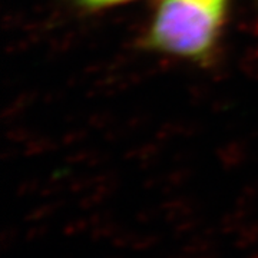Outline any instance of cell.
Returning a JSON list of instances; mask_svg holds the SVG:
<instances>
[{
  "label": "cell",
  "instance_id": "cell-5",
  "mask_svg": "<svg viewBox=\"0 0 258 258\" xmlns=\"http://www.w3.org/2000/svg\"><path fill=\"white\" fill-rule=\"evenodd\" d=\"M134 240V235L132 234H125V235H119L113 240V245L116 248H125L126 245H129Z\"/></svg>",
  "mask_w": 258,
  "mask_h": 258
},
{
  "label": "cell",
  "instance_id": "cell-11",
  "mask_svg": "<svg viewBox=\"0 0 258 258\" xmlns=\"http://www.w3.org/2000/svg\"><path fill=\"white\" fill-rule=\"evenodd\" d=\"M108 258H122V257H108Z\"/></svg>",
  "mask_w": 258,
  "mask_h": 258
},
{
  "label": "cell",
  "instance_id": "cell-10",
  "mask_svg": "<svg viewBox=\"0 0 258 258\" xmlns=\"http://www.w3.org/2000/svg\"><path fill=\"white\" fill-rule=\"evenodd\" d=\"M171 258H189V257H186V255H179V257H171Z\"/></svg>",
  "mask_w": 258,
  "mask_h": 258
},
{
  "label": "cell",
  "instance_id": "cell-4",
  "mask_svg": "<svg viewBox=\"0 0 258 258\" xmlns=\"http://www.w3.org/2000/svg\"><path fill=\"white\" fill-rule=\"evenodd\" d=\"M158 241H159L158 237H145V238H141V240H135V242L132 244V248L138 249V251H145V249L154 247Z\"/></svg>",
  "mask_w": 258,
  "mask_h": 258
},
{
  "label": "cell",
  "instance_id": "cell-8",
  "mask_svg": "<svg viewBox=\"0 0 258 258\" xmlns=\"http://www.w3.org/2000/svg\"><path fill=\"white\" fill-rule=\"evenodd\" d=\"M197 258H220V252L210 251V252H205V254H200Z\"/></svg>",
  "mask_w": 258,
  "mask_h": 258
},
{
  "label": "cell",
  "instance_id": "cell-3",
  "mask_svg": "<svg viewBox=\"0 0 258 258\" xmlns=\"http://www.w3.org/2000/svg\"><path fill=\"white\" fill-rule=\"evenodd\" d=\"M78 2L81 6L89 8V9H99V8H108V6H113V5H119L128 0H75Z\"/></svg>",
  "mask_w": 258,
  "mask_h": 258
},
{
  "label": "cell",
  "instance_id": "cell-1",
  "mask_svg": "<svg viewBox=\"0 0 258 258\" xmlns=\"http://www.w3.org/2000/svg\"><path fill=\"white\" fill-rule=\"evenodd\" d=\"M227 9L228 0H159L147 45L168 55L204 59L218 40Z\"/></svg>",
  "mask_w": 258,
  "mask_h": 258
},
{
  "label": "cell",
  "instance_id": "cell-9",
  "mask_svg": "<svg viewBox=\"0 0 258 258\" xmlns=\"http://www.w3.org/2000/svg\"><path fill=\"white\" fill-rule=\"evenodd\" d=\"M247 258H258V251H255V252H252V254H249V255Z\"/></svg>",
  "mask_w": 258,
  "mask_h": 258
},
{
  "label": "cell",
  "instance_id": "cell-6",
  "mask_svg": "<svg viewBox=\"0 0 258 258\" xmlns=\"http://www.w3.org/2000/svg\"><path fill=\"white\" fill-rule=\"evenodd\" d=\"M112 228H105V230H101V231H95L92 235V238L95 241H98L99 238H102V237H108V235H111L112 234Z\"/></svg>",
  "mask_w": 258,
  "mask_h": 258
},
{
  "label": "cell",
  "instance_id": "cell-7",
  "mask_svg": "<svg viewBox=\"0 0 258 258\" xmlns=\"http://www.w3.org/2000/svg\"><path fill=\"white\" fill-rule=\"evenodd\" d=\"M43 234V230H33L30 231L28 234V241H32V240H36V238H39L40 235Z\"/></svg>",
  "mask_w": 258,
  "mask_h": 258
},
{
  "label": "cell",
  "instance_id": "cell-2",
  "mask_svg": "<svg viewBox=\"0 0 258 258\" xmlns=\"http://www.w3.org/2000/svg\"><path fill=\"white\" fill-rule=\"evenodd\" d=\"M258 242V228H252V230H248L244 232V235L235 241V247L240 249H245L257 244Z\"/></svg>",
  "mask_w": 258,
  "mask_h": 258
}]
</instances>
